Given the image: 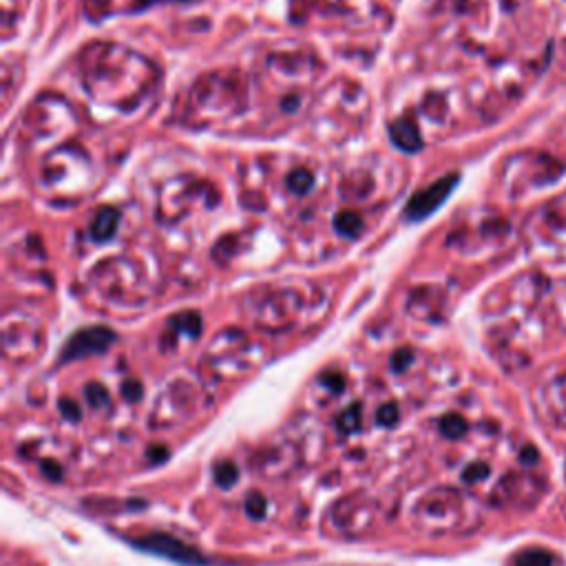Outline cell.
<instances>
[{
    "label": "cell",
    "mask_w": 566,
    "mask_h": 566,
    "mask_svg": "<svg viewBox=\"0 0 566 566\" xmlns=\"http://www.w3.org/2000/svg\"><path fill=\"white\" fill-rule=\"evenodd\" d=\"M544 482L535 473H511L507 480H502L494 491V500L500 504H522L531 507L542 496Z\"/></svg>",
    "instance_id": "cell-1"
},
{
    "label": "cell",
    "mask_w": 566,
    "mask_h": 566,
    "mask_svg": "<svg viewBox=\"0 0 566 566\" xmlns=\"http://www.w3.org/2000/svg\"><path fill=\"white\" fill-rule=\"evenodd\" d=\"M456 181H458V175H447V177L434 181L432 186H427L425 191L416 193L407 204V217L409 219H423L427 215H432V212L451 195Z\"/></svg>",
    "instance_id": "cell-2"
},
{
    "label": "cell",
    "mask_w": 566,
    "mask_h": 566,
    "mask_svg": "<svg viewBox=\"0 0 566 566\" xmlns=\"http://www.w3.org/2000/svg\"><path fill=\"white\" fill-rule=\"evenodd\" d=\"M113 341H115V334L109 328L96 326L89 330H80L67 343L63 352V361H75V359H84L91 354H100V352H104Z\"/></svg>",
    "instance_id": "cell-3"
},
{
    "label": "cell",
    "mask_w": 566,
    "mask_h": 566,
    "mask_svg": "<svg viewBox=\"0 0 566 566\" xmlns=\"http://www.w3.org/2000/svg\"><path fill=\"white\" fill-rule=\"evenodd\" d=\"M135 544L146 548V551H153V553H160L164 558L177 560L181 564H200L202 562L200 553H197L195 548L181 544L179 540L171 538V535H164V533L146 535V538H142V540H135Z\"/></svg>",
    "instance_id": "cell-4"
},
{
    "label": "cell",
    "mask_w": 566,
    "mask_h": 566,
    "mask_svg": "<svg viewBox=\"0 0 566 566\" xmlns=\"http://www.w3.org/2000/svg\"><path fill=\"white\" fill-rule=\"evenodd\" d=\"M542 403L548 418L558 427H566V370L542 387Z\"/></svg>",
    "instance_id": "cell-5"
},
{
    "label": "cell",
    "mask_w": 566,
    "mask_h": 566,
    "mask_svg": "<svg viewBox=\"0 0 566 566\" xmlns=\"http://www.w3.org/2000/svg\"><path fill=\"white\" fill-rule=\"evenodd\" d=\"M540 219L548 231V239L558 243V252H566V195L551 200L542 210Z\"/></svg>",
    "instance_id": "cell-6"
},
{
    "label": "cell",
    "mask_w": 566,
    "mask_h": 566,
    "mask_svg": "<svg viewBox=\"0 0 566 566\" xmlns=\"http://www.w3.org/2000/svg\"><path fill=\"white\" fill-rule=\"evenodd\" d=\"M392 140L399 144L401 148H407V150H416L420 148V137H418V131H416V124L411 120H399L392 124Z\"/></svg>",
    "instance_id": "cell-7"
},
{
    "label": "cell",
    "mask_w": 566,
    "mask_h": 566,
    "mask_svg": "<svg viewBox=\"0 0 566 566\" xmlns=\"http://www.w3.org/2000/svg\"><path fill=\"white\" fill-rule=\"evenodd\" d=\"M117 221H120V212L115 208H102L98 212V217L94 219V226H91V235L98 241L109 239L115 233Z\"/></svg>",
    "instance_id": "cell-8"
},
{
    "label": "cell",
    "mask_w": 566,
    "mask_h": 566,
    "mask_svg": "<svg viewBox=\"0 0 566 566\" xmlns=\"http://www.w3.org/2000/svg\"><path fill=\"white\" fill-rule=\"evenodd\" d=\"M511 566H558V558L546 548H525L513 558Z\"/></svg>",
    "instance_id": "cell-9"
},
{
    "label": "cell",
    "mask_w": 566,
    "mask_h": 566,
    "mask_svg": "<svg viewBox=\"0 0 566 566\" xmlns=\"http://www.w3.org/2000/svg\"><path fill=\"white\" fill-rule=\"evenodd\" d=\"M440 432L445 434L447 438H451V440H458V438H463L467 434V420L463 416H458V414H447V416H442V420H440Z\"/></svg>",
    "instance_id": "cell-10"
},
{
    "label": "cell",
    "mask_w": 566,
    "mask_h": 566,
    "mask_svg": "<svg viewBox=\"0 0 566 566\" xmlns=\"http://www.w3.org/2000/svg\"><path fill=\"white\" fill-rule=\"evenodd\" d=\"M336 228H339V233L345 237H356L363 231V221L354 212H341V215L336 217Z\"/></svg>",
    "instance_id": "cell-11"
},
{
    "label": "cell",
    "mask_w": 566,
    "mask_h": 566,
    "mask_svg": "<svg viewBox=\"0 0 566 566\" xmlns=\"http://www.w3.org/2000/svg\"><path fill=\"white\" fill-rule=\"evenodd\" d=\"M312 181H314L312 173H310V171H305V168H299V171H295L292 175L288 177V186H290V191H292V193L303 195V193H308V191H310Z\"/></svg>",
    "instance_id": "cell-12"
},
{
    "label": "cell",
    "mask_w": 566,
    "mask_h": 566,
    "mask_svg": "<svg viewBox=\"0 0 566 566\" xmlns=\"http://www.w3.org/2000/svg\"><path fill=\"white\" fill-rule=\"evenodd\" d=\"M487 478H489V465L487 463H471L463 471V480L467 484H478V482H482Z\"/></svg>",
    "instance_id": "cell-13"
},
{
    "label": "cell",
    "mask_w": 566,
    "mask_h": 566,
    "mask_svg": "<svg viewBox=\"0 0 566 566\" xmlns=\"http://www.w3.org/2000/svg\"><path fill=\"white\" fill-rule=\"evenodd\" d=\"M215 480L219 487H231L237 480V467L233 463H219L215 467Z\"/></svg>",
    "instance_id": "cell-14"
},
{
    "label": "cell",
    "mask_w": 566,
    "mask_h": 566,
    "mask_svg": "<svg viewBox=\"0 0 566 566\" xmlns=\"http://www.w3.org/2000/svg\"><path fill=\"white\" fill-rule=\"evenodd\" d=\"M361 425V407H352L347 409L345 414L339 418V427H341V432H354L356 427Z\"/></svg>",
    "instance_id": "cell-15"
},
{
    "label": "cell",
    "mask_w": 566,
    "mask_h": 566,
    "mask_svg": "<svg viewBox=\"0 0 566 566\" xmlns=\"http://www.w3.org/2000/svg\"><path fill=\"white\" fill-rule=\"evenodd\" d=\"M86 399H89V403L94 405V407H104L106 403H109V396H106L104 387L98 385V383H91L86 387Z\"/></svg>",
    "instance_id": "cell-16"
},
{
    "label": "cell",
    "mask_w": 566,
    "mask_h": 566,
    "mask_svg": "<svg viewBox=\"0 0 566 566\" xmlns=\"http://www.w3.org/2000/svg\"><path fill=\"white\" fill-rule=\"evenodd\" d=\"M246 511H248L255 520L264 517V513H266V500H264L262 496H259V494L250 496L248 502H246Z\"/></svg>",
    "instance_id": "cell-17"
},
{
    "label": "cell",
    "mask_w": 566,
    "mask_h": 566,
    "mask_svg": "<svg viewBox=\"0 0 566 566\" xmlns=\"http://www.w3.org/2000/svg\"><path fill=\"white\" fill-rule=\"evenodd\" d=\"M396 418H399V409H396V405H385L383 409L378 411V423L380 425H394Z\"/></svg>",
    "instance_id": "cell-18"
},
{
    "label": "cell",
    "mask_w": 566,
    "mask_h": 566,
    "mask_svg": "<svg viewBox=\"0 0 566 566\" xmlns=\"http://www.w3.org/2000/svg\"><path fill=\"white\" fill-rule=\"evenodd\" d=\"M60 409H63V414H65L67 418L80 420V409H78V405H75L73 401L69 403L67 399H63V401H60Z\"/></svg>",
    "instance_id": "cell-19"
},
{
    "label": "cell",
    "mask_w": 566,
    "mask_h": 566,
    "mask_svg": "<svg viewBox=\"0 0 566 566\" xmlns=\"http://www.w3.org/2000/svg\"><path fill=\"white\" fill-rule=\"evenodd\" d=\"M122 392H124L131 401H137V399H140V396H142V387H140V383H137V380H129V383L124 385V390H122Z\"/></svg>",
    "instance_id": "cell-20"
}]
</instances>
